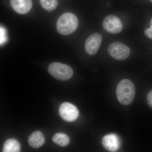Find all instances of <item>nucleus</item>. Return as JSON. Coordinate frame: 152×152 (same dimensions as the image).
<instances>
[{
    "mask_svg": "<svg viewBox=\"0 0 152 152\" xmlns=\"http://www.w3.org/2000/svg\"><path fill=\"white\" fill-rule=\"evenodd\" d=\"M135 92V88L134 84L128 79L122 80L117 86V98L120 103L124 105H128L132 102L134 99Z\"/></svg>",
    "mask_w": 152,
    "mask_h": 152,
    "instance_id": "1",
    "label": "nucleus"
},
{
    "mask_svg": "<svg viewBox=\"0 0 152 152\" xmlns=\"http://www.w3.org/2000/svg\"><path fill=\"white\" fill-rule=\"evenodd\" d=\"M79 21L73 13L66 12L59 17L56 23L58 32L63 35H69L74 32L78 26Z\"/></svg>",
    "mask_w": 152,
    "mask_h": 152,
    "instance_id": "2",
    "label": "nucleus"
},
{
    "mask_svg": "<svg viewBox=\"0 0 152 152\" xmlns=\"http://www.w3.org/2000/svg\"><path fill=\"white\" fill-rule=\"evenodd\" d=\"M48 71L51 75L59 80H67L73 75V71L70 66L59 62L51 64L49 66Z\"/></svg>",
    "mask_w": 152,
    "mask_h": 152,
    "instance_id": "3",
    "label": "nucleus"
},
{
    "mask_svg": "<svg viewBox=\"0 0 152 152\" xmlns=\"http://www.w3.org/2000/svg\"><path fill=\"white\" fill-rule=\"evenodd\" d=\"M108 52L110 56L117 60L126 59L130 54V50L127 46L118 42H113L109 46Z\"/></svg>",
    "mask_w": 152,
    "mask_h": 152,
    "instance_id": "4",
    "label": "nucleus"
},
{
    "mask_svg": "<svg viewBox=\"0 0 152 152\" xmlns=\"http://www.w3.org/2000/svg\"><path fill=\"white\" fill-rule=\"evenodd\" d=\"M59 113L61 118L68 122L76 121L79 115L78 110L77 107L69 102H64L61 104Z\"/></svg>",
    "mask_w": 152,
    "mask_h": 152,
    "instance_id": "5",
    "label": "nucleus"
},
{
    "mask_svg": "<svg viewBox=\"0 0 152 152\" xmlns=\"http://www.w3.org/2000/svg\"><path fill=\"white\" fill-rule=\"evenodd\" d=\"M103 26L107 32L111 34H118L121 31L123 28L121 20L114 15L106 17L103 22Z\"/></svg>",
    "mask_w": 152,
    "mask_h": 152,
    "instance_id": "6",
    "label": "nucleus"
},
{
    "mask_svg": "<svg viewBox=\"0 0 152 152\" xmlns=\"http://www.w3.org/2000/svg\"><path fill=\"white\" fill-rule=\"evenodd\" d=\"M102 41V37L99 33H95L87 39L85 43L86 52L90 55H94L97 53Z\"/></svg>",
    "mask_w": 152,
    "mask_h": 152,
    "instance_id": "7",
    "label": "nucleus"
},
{
    "mask_svg": "<svg viewBox=\"0 0 152 152\" xmlns=\"http://www.w3.org/2000/svg\"><path fill=\"white\" fill-rule=\"evenodd\" d=\"M102 143L105 149L110 152H115L121 146L118 137L115 134H109L103 137Z\"/></svg>",
    "mask_w": 152,
    "mask_h": 152,
    "instance_id": "8",
    "label": "nucleus"
},
{
    "mask_svg": "<svg viewBox=\"0 0 152 152\" xmlns=\"http://www.w3.org/2000/svg\"><path fill=\"white\" fill-rule=\"evenodd\" d=\"M12 8L18 13L24 15L28 12L32 7V0H10Z\"/></svg>",
    "mask_w": 152,
    "mask_h": 152,
    "instance_id": "9",
    "label": "nucleus"
},
{
    "mask_svg": "<svg viewBox=\"0 0 152 152\" xmlns=\"http://www.w3.org/2000/svg\"><path fill=\"white\" fill-rule=\"evenodd\" d=\"M28 142L31 147L35 148H38L45 143V137L40 131H36L30 135Z\"/></svg>",
    "mask_w": 152,
    "mask_h": 152,
    "instance_id": "10",
    "label": "nucleus"
},
{
    "mask_svg": "<svg viewBox=\"0 0 152 152\" xmlns=\"http://www.w3.org/2000/svg\"><path fill=\"white\" fill-rule=\"evenodd\" d=\"M21 150L20 143L15 139H9L3 145V152H19Z\"/></svg>",
    "mask_w": 152,
    "mask_h": 152,
    "instance_id": "11",
    "label": "nucleus"
},
{
    "mask_svg": "<svg viewBox=\"0 0 152 152\" xmlns=\"http://www.w3.org/2000/svg\"><path fill=\"white\" fill-rule=\"evenodd\" d=\"M53 141L60 146L66 147L69 143L70 139L64 133H58L53 136Z\"/></svg>",
    "mask_w": 152,
    "mask_h": 152,
    "instance_id": "12",
    "label": "nucleus"
},
{
    "mask_svg": "<svg viewBox=\"0 0 152 152\" xmlns=\"http://www.w3.org/2000/svg\"><path fill=\"white\" fill-rule=\"evenodd\" d=\"M39 1L42 7L49 12L55 10L58 3V0H39Z\"/></svg>",
    "mask_w": 152,
    "mask_h": 152,
    "instance_id": "13",
    "label": "nucleus"
},
{
    "mask_svg": "<svg viewBox=\"0 0 152 152\" xmlns=\"http://www.w3.org/2000/svg\"><path fill=\"white\" fill-rule=\"evenodd\" d=\"M147 102L149 105L152 108V91H151L147 96Z\"/></svg>",
    "mask_w": 152,
    "mask_h": 152,
    "instance_id": "14",
    "label": "nucleus"
},
{
    "mask_svg": "<svg viewBox=\"0 0 152 152\" xmlns=\"http://www.w3.org/2000/svg\"><path fill=\"white\" fill-rule=\"evenodd\" d=\"M145 34L148 38L152 39V29L151 28H147L145 30Z\"/></svg>",
    "mask_w": 152,
    "mask_h": 152,
    "instance_id": "15",
    "label": "nucleus"
},
{
    "mask_svg": "<svg viewBox=\"0 0 152 152\" xmlns=\"http://www.w3.org/2000/svg\"><path fill=\"white\" fill-rule=\"evenodd\" d=\"M150 28L152 29V18L150 22Z\"/></svg>",
    "mask_w": 152,
    "mask_h": 152,
    "instance_id": "16",
    "label": "nucleus"
},
{
    "mask_svg": "<svg viewBox=\"0 0 152 152\" xmlns=\"http://www.w3.org/2000/svg\"><path fill=\"white\" fill-rule=\"evenodd\" d=\"M150 1H151L152 2V0H150Z\"/></svg>",
    "mask_w": 152,
    "mask_h": 152,
    "instance_id": "17",
    "label": "nucleus"
}]
</instances>
